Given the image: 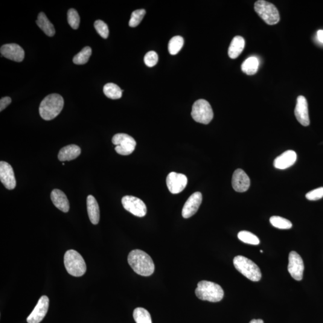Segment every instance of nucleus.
Here are the masks:
<instances>
[{"instance_id":"nucleus-1","label":"nucleus","mask_w":323,"mask_h":323,"mask_svg":"<svg viewBox=\"0 0 323 323\" xmlns=\"http://www.w3.org/2000/svg\"><path fill=\"white\" fill-rule=\"evenodd\" d=\"M128 261L137 274L144 276L152 275L155 271V264L147 253L141 250H133L129 253Z\"/></svg>"},{"instance_id":"nucleus-2","label":"nucleus","mask_w":323,"mask_h":323,"mask_svg":"<svg viewBox=\"0 0 323 323\" xmlns=\"http://www.w3.org/2000/svg\"><path fill=\"white\" fill-rule=\"evenodd\" d=\"M64 105V101L62 96L57 94L48 95L40 105L41 118L46 121L52 120L60 114Z\"/></svg>"},{"instance_id":"nucleus-3","label":"nucleus","mask_w":323,"mask_h":323,"mask_svg":"<svg viewBox=\"0 0 323 323\" xmlns=\"http://www.w3.org/2000/svg\"><path fill=\"white\" fill-rule=\"evenodd\" d=\"M195 294L202 301L218 302L223 298L224 291L220 285L213 282L201 281L197 284Z\"/></svg>"},{"instance_id":"nucleus-4","label":"nucleus","mask_w":323,"mask_h":323,"mask_svg":"<svg viewBox=\"0 0 323 323\" xmlns=\"http://www.w3.org/2000/svg\"><path fill=\"white\" fill-rule=\"evenodd\" d=\"M64 265L69 275L80 277L86 271V264L80 253L74 250H68L64 255Z\"/></svg>"},{"instance_id":"nucleus-5","label":"nucleus","mask_w":323,"mask_h":323,"mask_svg":"<svg viewBox=\"0 0 323 323\" xmlns=\"http://www.w3.org/2000/svg\"><path fill=\"white\" fill-rule=\"evenodd\" d=\"M235 268L246 278L253 281H258L261 278L259 267L248 258L242 256H236L234 259Z\"/></svg>"},{"instance_id":"nucleus-6","label":"nucleus","mask_w":323,"mask_h":323,"mask_svg":"<svg viewBox=\"0 0 323 323\" xmlns=\"http://www.w3.org/2000/svg\"><path fill=\"white\" fill-rule=\"evenodd\" d=\"M255 10L267 24L273 25L280 20L279 11L274 5L269 2L259 0L255 4Z\"/></svg>"},{"instance_id":"nucleus-7","label":"nucleus","mask_w":323,"mask_h":323,"mask_svg":"<svg viewBox=\"0 0 323 323\" xmlns=\"http://www.w3.org/2000/svg\"><path fill=\"white\" fill-rule=\"evenodd\" d=\"M192 118L198 123L207 125L210 123L214 117L210 104L205 100H199L192 107L191 113Z\"/></svg>"},{"instance_id":"nucleus-8","label":"nucleus","mask_w":323,"mask_h":323,"mask_svg":"<svg viewBox=\"0 0 323 323\" xmlns=\"http://www.w3.org/2000/svg\"><path fill=\"white\" fill-rule=\"evenodd\" d=\"M113 144L116 145V152L123 156L129 155L134 151L136 142L131 136L126 133H117L112 138Z\"/></svg>"},{"instance_id":"nucleus-9","label":"nucleus","mask_w":323,"mask_h":323,"mask_svg":"<svg viewBox=\"0 0 323 323\" xmlns=\"http://www.w3.org/2000/svg\"><path fill=\"white\" fill-rule=\"evenodd\" d=\"M125 209L136 217H144L147 214V206L140 199L132 196H125L122 199Z\"/></svg>"},{"instance_id":"nucleus-10","label":"nucleus","mask_w":323,"mask_h":323,"mask_svg":"<svg viewBox=\"0 0 323 323\" xmlns=\"http://www.w3.org/2000/svg\"><path fill=\"white\" fill-rule=\"evenodd\" d=\"M288 270L291 276L296 280L301 281L303 278L304 261L301 256L296 252L293 251L290 253Z\"/></svg>"},{"instance_id":"nucleus-11","label":"nucleus","mask_w":323,"mask_h":323,"mask_svg":"<svg viewBox=\"0 0 323 323\" xmlns=\"http://www.w3.org/2000/svg\"><path fill=\"white\" fill-rule=\"evenodd\" d=\"M188 184V179L184 174L175 172L168 174L167 185L169 191L173 194H178L186 188Z\"/></svg>"},{"instance_id":"nucleus-12","label":"nucleus","mask_w":323,"mask_h":323,"mask_svg":"<svg viewBox=\"0 0 323 323\" xmlns=\"http://www.w3.org/2000/svg\"><path fill=\"white\" fill-rule=\"evenodd\" d=\"M49 306V299L47 296L41 297L33 312L28 316V323H40L45 318Z\"/></svg>"},{"instance_id":"nucleus-13","label":"nucleus","mask_w":323,"mask_h":323,"mask_svg":"<svg viewBox=\"0 0 323 323\" xmlns=\"http://www.w3.org/2000/svg\"><path fill=\"white\" fill-rule=\"evenodd\" d=\"M202 195L199 192H195L189 197L182 209V216L188 219L196 213L201 204Z\"/></svg>"},{"instance_id":"nucleus-14","label":"nucleus","mask_w":323,"mask_h":323,"mask_svg":"<svg viewBox=\"0 0 323 323\" xmlns=\"http://www.w3.org/2000/svg\"><path fill=\"white\" fill-rule=\"evenodd\" d=\"M0 180L8 190H13L16 186L15 177L11 166L4 161L0 162Z\"/></svg>"},{"instance_id":"nucleus-15","label":"nucleus","mask_w":323,"mask_h":323,"mask_svg":"<svg viewBox=\"0 0 323 323\" xmlns=\"http://www.w3.org/2000/svg\"><path fill=\"white\" fill-rule=\"evenodd\" d=\"M297 120L304 127L309 126L310 124L309 113H308V102L304 96H299L295 110Z\"/></svg>"},{"instance_id":"nucleus-16","label":"nucleus","mask_w":323,"mask_h":323,"mask_svg":"<svg viewBox=\"0 0 323 323\" xmlns=\"http://www.w3.org/2000/svg\"><path fill=\"white\" fill-rule=\"evenodd\" d=\"M232 188L236 192L243 193L250 188V180L245 171L237 169L233 174L232 179Z\"/></svg>"},{"instance_id":"nucleus-17","label":"nucleus","mask_w":323,"mask_h":323,"mask_svg":"<svg viewBox=\"0 0 323 323\" xmlns=\"http://www.w3.org/2000/svg\"><path fill=\"white\" fill-rule=\"evenodd\" d=\"M0 52L2 56L15 62H22L24 59V49L14 43L2 46Z\"/></svg>"},{"instance_id":"nucleus-18","label":"nucleus","mask_w":323,"mask_h":323,"mask_svg":"<svg viewBox=\"0 0 323 323\" xmlns=\"http://www.w3.org/2000/svg\"><path fill=\"white\" fill-rule=\"evenodd\" d=\"M297 154L293 150H287L277 157L273 162L274 167L278 170H286L295 164Z\"/></svg>"},{"instance_id":"nucleus-19","label":"nucleus","mask_w":323,"mask_h":323,"mask_svg":"<svg viewBox=\"0 0 323 323\" xmlns=\"http://www.w3.org/2000/svg\"><path fill=\"white\" fill-rule=\"evenodd\" d=\"M51 199L54 205L64 212H67L69 209V203L67 197L63 191L54 189L51 193Z\"/></svg>"},{"instance_id":"nucleus-20","label":"nucleus","mask_w":323,"mask_h":323,"mask_svg":"<svg viewBox=\"0 0 323 323\" xmlns=\"http://www.w3.org/2000/svg\"><path fill=\"white\" fill-rule=\"evenodd\" d=\"M81 153V149L77 145H69L64 147L58 154L60 161H70L77 158Z\"/></svg>"},{"instance_id":"nucleus-21","label":"nucleus","mask_w":323,"mask_h":323,"mask_svg":"<svg viewBox=\"0 0 323 323\" xmlns=\"http://www.w3.org/2000/svg\"><path fill=\"white\" fill-rule=\"evenodd\" d=\"M87 209L91 223L93 225H97L100 222V208L97 200L92 195L87 197Z\"/></svg>"},{"instance_id":"nucleus-22","label":"nucleus","mask_w":323,"mask_h":323,"mask_svg":"<svg viewBox=\"0 0 323 323\" xmlns=\"http://www.w3.org/2000/svg\"><path fill=\"white\" fill-rule=\"evenodd\" d=\"M245 48V40L241 36H236L232 40L230 45L228 55L231 59H236L242 53Z\"/></svg>"},{"instance_id":"nucleus-23","label":"nucleus","mask_w":323,"mask_h":323,"mask_svg":"<svg viewBox=\"0 0 323 323\" xmlns=\"http://www.w3.org/2000/svg\"><path fill=\"white\" fill-rule=\"evenodd\" d=\"M36 23L39 27L49 37H53L55 34L54 26L43 12L38 15Z\"/></svg>"},{"instance_id":"nucleus-24","label":"nucleus","mask_w":323,"mask_h":323,"mask_svg":"<svg viewBox=\"0 0 323 323\" xmlns=\"http://www.w3.org/2000/svg\"><path fill=\"white\" fill-rule=\"evenodd\" d=\"M259 63L257 58L250 57L241 65L242 71L247 75H254L258 72Z\"/></svg>"},{"instance_id":"nucleus-25","label":"nucleus","mask_w":323,"mask_h":323,"mask_svg":"<svg viewBox=\"0 0 323 323\" xmlns=\"http://www.w3.org/2000/svg\"><path fill=\"white\" fill-rule=\"evenodd\" d=\"M103 91L107 97L112 100L120 99L124 92L117 84L113 83H107L104 86Z\"/></svg>"},{"instance_id":"nucleus-26","label":"nucleus","mask_w":323,"mask_h":323,"mask_svg":"<svg viewBox=\"0 0 323 323\" xmlns=\"http://www.w3.org/2000/svg\"><path fill=\"white\" fill-rule=\"evenodd\" d=\"M133 319L136 323H152L148 311L143 308H137L133 311Z\"/></svg>"},{"instance_id":"nucleus-27","label":"nucleus","mask_w":323,"mask_h":323,"mask_svg":"<svg viewBox=\"0 0 323 323\" xmlns=\"http://www.w3.org/2000/svg\"><path fill=\"white\" fill-rule=\"evenodd\" d=\"M184 45V39L181 36H177L172 38L168 44V51L172 55L179 53Z\"/></svg>"},{"instance_id":"nucleus-28","label":"nucleus","mask_w":323,"mask_h":323,"mask_svg":"<svg viewBox=\"0 0 323 323\" xmlns=\"http://www.w3.org/2000/svg\"><path fill=\"white\" fill-rule=\"evenodd\" d=\"M92 54V49L89 46L84 48L79 53L75 55L73 63L77 65H83L88 62Z\"/></svg>"},{"instance_id":"nucleus-29","label":"nucleus","mask_w":323,"mask_h":323,"mask_svg":"<svg viewBox=\"0 0 323 323\" xmlns=\"http://www.w3.org/2000/svg\"><path fill=\"white\" fill-rule=\"evenodd\" d=\"M238 238L242 242L251 245H258L260 243L259 239L255 234L249 231H241L238 233Z\"/></svg>"},{"instance_id":"nucleus-30","label":"nucleus","mask_w":323,"mask_h":323,"mask_svg":"<svg viewBox=\"0 0 323 323\" xmlns=\"http://www.w3.org/2000/svg\"><path fill=\"white\" fill-rule=\"evenodd\" d=\"M270 223L276 228L289 229L292 228V223L289 220L279 216H272L270 218Z\"/></svg>"},{"instance_id":"nucleus-31","label":"nucleus","mask_w":323,"mask_h":323,"mask_svg":"<svg viewBox=\"0 0 323 323\" xmlns=\"http://www.w3.org/2000/svg\"><path fill=\"white\" fill-rule=\"evenodd\" d=\"M145 13H146V11L144 9L136 10L133 11L129 22V27H137L140 24L142 19L144 18Z\"/></svg>"},{"instance_id":"nucleus-32","label":"nucleus","mask_w":323,"mask_h":323,"mask_svg":"<svg viewBox=\"0 0 323 323\" xmlns=\"http://www.w3.org/2000/svg\"><path fill=\"white\" fill-rule=\"evenodd\" d=\"M67 19L68 24L72 29L77 30L79 27L80 16L78 15L77 11L74 8H71L68 11Z\"/></svg>"},{"instance_id":"nucleus-33","label":"nucleus","mask_w":323,"mask_h":323,"mask_svg":"<svg viewBox=\"0 0 323 323\" xmlns=\"http://www.w3.org/2000/svg\"><path fill=\"white\" fill-rule=\"evenodd\" d=\"M94 27L97 33L104 39H107L109 35L108 25L101 20H97L94 23Z\"/></svg>"},{"instance_id":"nucleus-34","label":"nucleus","mask_w":323,"mask_h":323,"mask_svg":"<svg viewBox=\"0 0 323 323\" xmlns=\"http://www.w3.org/2000/svg\"><path fill=\"white\" fill-rule=\"evenodd\" d=\"M144 61L145 65L148 66V67H152V66L156 65L157 63H158V54L154 51L148 52V53L145 55Z\"/></svg>"},{"instance_id":"nucleus-35","label":"nucleus","mask_w":323,"mask_h":323,"mask_svg":"<svg viewBox=\"0 0 323 323\" xmlns=\"http://www.w3.org/2000/svg\"><path fill=\"white\" fill-rule=\"evenodd\" d=\"M323 197V188H319L308 192L306 194L307 199L310 200H317Z\"/></svg>"},{"instance_id":"nucleus-36","label":"nucleus","mask_w":323,"mask_h":323,"mask_svg":"<svg viewBox=\"0 0 323 323\" xmlns=\"http://www.w3.org/2000/svg\"><path fill=\"white\" fill-rule=\"evenodd\" d=\"M11 99L8 97L2 98L0 100V111L2 112L11 103Z\"/></svg>"},{"instance_id":"nucleus-37","label":"nucleus","mask_w":323,"mask_h":323,"mask_svg":"<svg viewBox=\"0 0 323 323\" xmlns=\"http://www.w3.org/2000/svg\"><path fill=\"white\" fill-rule=\"evenodd\" d=\"M317 37L320 42L323 43V30H319L317 33Z\"/></svg>"},{"instance_id":"nucleus-38","label":"nucleus","mask_w":323,"mask_h":323,"mask_svg":"<svg viewBox=\"0 0 323 323\" xmlns=\"http://www.w3.org/2000/svg\"><path fill=\"white\" fill-rule=\"evenodd\" d=\"M250 323H264L263 321L262 320L260 319H258V320H256V319H253L252 320L251 322H250Z\"/></svg>"},{"instance_id":"nucleus-39","label":"nucleus","mask_w":323,"mask_h":323,"mask_svg":"<svg viewBox=\"0 0 323 323\" xmlns=\"http://www.w3.org/2000/svg\"><path fill=\"white\" fill-rule=\"evenodd\" d=\"M260 252H261V253H263V250H260Z\"/></svg>"}]
</instances>
